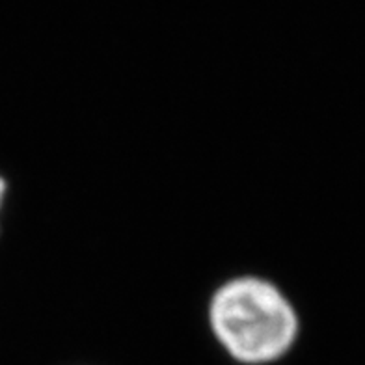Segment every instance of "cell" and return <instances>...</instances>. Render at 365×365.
I'll list each match as a JSON object with an SVG mask.
<instances>
[{"label":"cell","mask_w":365,"mask_h":365,"mask_svg":"<svg viewBox=\"0 0 365 365\" xmlns=\"http://www.w3.org/2000/svg\"><path fill=\"white\" fill-rule=\"evenodd\" d=\"M211 330L224 351L245 365H269L284 358L298 337L293 304L267 279H230L212 294Z\"/></svg>","instance_id":"obj_1"},{"label":"cell","mask_w":365,"mask_h":365,"mask_svg":"<svg viewBox=\"0 0 365 365\" xmlns=\"http://www.w3.org/2000/svg\"><path fill=\"white\" fill-rule=\"evenodd\" d=\"M4 196H6V182L4 179L0 178V209H2V203H4Z\"/></svg>","instance_id":"obj_2"}]
</instances>
